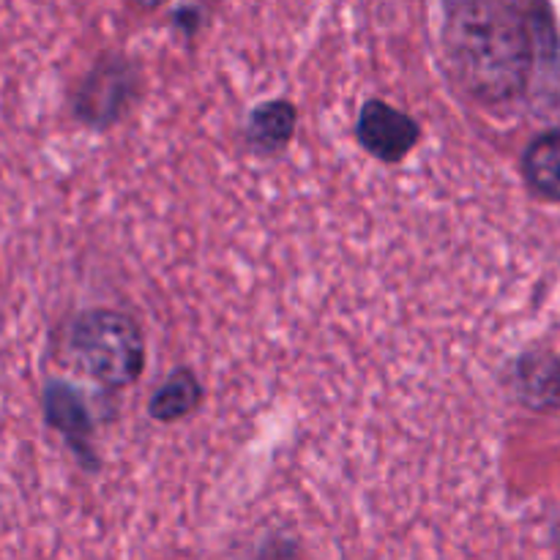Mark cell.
Listing matches in <instances>:
<instances>
[{"mask_svg": "<svg viewBox=\"0 0 560 560\" xmlns=\"http://www.w3.org/2000/svg\"><path fill=\"white\" fill-rule=\"evenodd\" d=\"M523 175L536 195L560 200V131L539 135L523 156Z\"/></svg>", "mask_w": 560, "mask_h": 560, "instance_id": "obj_6", "label": "cell"}, {"mask_svg": "<svg viewBox=\"0 0 560 560\" xmlns=\"http://www.w3.org/2000/svg\"><path fill=\"white\" fill-rule=\"evenodd\" d=\"M44 413H47V421L55 430L63 432V438L74 446V452L80 457L93 459L91 448H88V441H91L88 438L91 435L88 413L82 408L80 397L69 386H60V383L47 386V394H44Z\"/></svg>", "mask_w": 560, "mask_h": 560, "instance_id": "obj_5", "label": "cell"}, {"mask_svg": "<svg viewBox=\"0 0 560 560\" xmlns=\"http://www.w3.org/2000/svg\"><path fill=\"white\" fill-rule=\"evenodd\" d=\"M359 142L383 162H399L419 142V126L402 109L386 102H366L355 126Z\"/></svg>", "mask_w": 560, "mask_h": 560, "instance_id": "obj_3", "label": "cell"}, {"mask_svg": "<svg viewBox=\"0 0 560 560\" xmlns=\"http://www.w3.org/2000/svg\"><path fill=\"white\" fill-rule=\"evenodd\" d=\"M71 359L91 381L107 388H126L145 366V337L129 315L91 310L71 326Z\"/></svg>", "mask_w": 560, "mask_h": 560, "instance_id": "obj_2", "label": "cell"}, {"mask_svg": "<svg viewBox=\"0 0 560 560\" xmlns=\"http://www.w3.org/2000/svg\"><path fill=\"white\" fill-rule=\"evenodd\" d=\"M443 52L457 85L485 104L525 91L534 69V33L514 3L463 0L446 9Z\"/></svg>", "mask_w": 560, "mask_h": 560, "instance_id": "obj_1", "label": "cell"}, {"mask_svg": "<svg viewBox=\"0 0 560 560\" xmlns=\"http://www.w3.org/2000/svg\"><path fill=\"white\" fill-rule=\"evenodd\" d=\"M517 392L528 408L550 410L560 402V364L550 353H528L517 361Z\"/></svg>", "mask_w": 560, "mask_h": 560, "instance_id": "obj_4", "label": "cell"}, {"mask_svg": "<svg viewBox=\"0 0 560 560\" xmlns=\"http://www.w3.org/2000/svg\"><path fill=\"white\" fill-rule=\"evenodd\" d=\"M295 107L290 102H268L252 113L249 140L260 151H279L295 131Z\"/></svg>", "mask_w": 560, "mask_h": 560, "instance_id": "obj_7", "label": "cell"}, {"mask_svg": "<svg viewBox=\"0 0 560 560\" xmlns=\"http://www.w3.org/2000/svg\"><path fill=\"white\" fill-rule=\"evenodd\" d=\"M202 399V388L200 381L195 377V372L189 370H178L156 394H153L151 405V416L156 421H178L184 416H189L191 410L200 405Z\"/></svg>", "mask_w": 560, "mask_h": 560, "instance_id": "obj_8", "label": "cell"}]
</instances>
